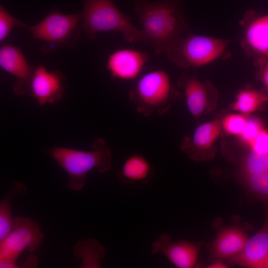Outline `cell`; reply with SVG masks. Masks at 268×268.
I'll use <instances>...</instances> for the list:
<instances>
[{"instance_id": "cell-1", "label": "cell", "mask_w": 268, "mask_h": 268, "mask_svg": "<svg viewBox=\"0 0 268 268\" xmlns=\"http://www.w3.org/2000/svg\"><path fill=\"white\" fill-rule=\"evenodd\" d=\"M134 11L147 44L153 46L156 55L166 54L177 42L190 33L177 0L158 2L136 0Z\"/></svg>"}, {"instance_id": "cell-2", "label": "cell", "mask_w": 268, "mask_h": 268, "mask_svg": "<svg viewBox=\"0 0 268 268\" xmlns=\"http://www.w3.org/2000/svg\"><path fill=\"white\" fill-rule=\"evenodd\" d=\"M46 152L67 174V185L72 191H79L83 188L86 175L91 170L95 169L102 173L112 167L111 149L103 138L95 139L89 151L55 147Z\"/></svg>"}, {"instance_id": "cell-3", "label": "cell", "mask_w": 268, "mask_h": 268, "mask_svg": "<svg viewBox=\"0 0 268 268\" xmlns=\"http://www.w3.org/2000/svg\"><path fill=\"white\" fill-rule=\"evenodd\" d=\"M82 28L90 39L105 31H118L130 43L141 42L147 44L142 30L131 23L132 18L122 13L112 0H83Z\"/></svg>"}, {"instance_id": "cell-4", "label": "cell", "mask_w": 268, "mask_h": 268, "mask_svg": "<svg viewBox=\"0 0 268 268\" xmlns=\"http://www.w3.org/2000/svg\"><path fill=\"white\" fill-rule=\"evenodd\" d=\"M176 94L168 73L159 69L141 77L130 90L129 99L136 111L143 116H161L169 110Z\"/></svg>"}, {"instance_id": "cell-5", "label": "cell", "mask_w": 268, "mask_h": 268, "mask_svg": "<svg viewBox=\"0 0 268 268\" xmlns=\"http://www.w3.org/2000/svg\"><path fill=\"white\" fill-rule=\"evenodd\" d=\"M229 41L191 33L177 42L166 54L177 67H200L212 63L225 53Z\"/></svg>"}, {"instance_id": "cell-6", "label": "cell", "mask_w": 268, "mask_h": 268, "mask_svg": "<svg viewBox=\"0 0 268 268\" xmlns=\"http://www.w3.org/2000/svg\"><path fill=\"white\" fill-rule=\"evenodd\" d=\"M44 235L38 223L24 217L13 219L8 234L0 241V268H18L16 260L24 250L33 253L40 247Z\"/></svg>"}, {"instance_id": "cell-7", "label": "cell", "mask_w": 268, "mask_h": 268, "mask_svg": "<svg viewBox=\"0 0 268 268\" xmlns=\"http://www.w3.org/2000/svg\"><path fill=\"white\" fill-rule=\"evenodd\" d=\"M82 19V12L63 14L53 12L47 15L39 23L29 26L21 22L20 26L26 28L33 37L49 44L66 45L78 37L77 26Z\"/></svg>"}, {"instance_id": "cell-8", "label": "cell", "mask_w": 268, "mask_h": 268, "mask_svg": "<svg viewBox=\"0 0 268 268\" xmlns=\"http://www.w3.org/2000/svg\"><path fill=\"white\" fill-rule=\"evenodd\" d=\"M201 246V242H172L170 236L164 233L152 243L151 252L163 255L177 268H192L196 266Z\"/></svg>"}, {"instance_id": "cell-9", "label": "cell", "mask_w": 268, "mask_h": 268, "mask_svg": "<svg viewBox=\"0 0 268 268\" xmlns=\"http://www.w3.org/2000/svg\"><path fill=\"white\" fill-rule=\"evenodd\" d=\"M65 76L58 70L49 71L43 66L35 68L29 94L40 106L60 101L65 91Z\"/></svg>"}, {"instance_id": "cell-10", "label": "cell", "mask_w": 268, "mask_h": 268, "mask_svg": "<svg viewBox=\"0 0 268 268\" xmlns=\"http://www.w3.org/2000/svg\"><path fill=\"white\" fill-rule=\"evenodd\" d=\"M0 66L15 77L16 81L13 90L16 95L29 94L35 69L29 66L19 48L8 45L2 46L0 49Z\"/></svg>"}, {"instance_id": "cell-11", "label": "cell", "mask_w": 268, "mask_h": 268, "mask_svg": "<svg viewBox=\"0 0 268 268\" xmlns=\"http://www.w3.org/2000/svg\"><path fill=\"white\" fill-rule=\"evenodd\" d=\"M148 59L146 52L132 49H120L109 55L107 68L113 78L132 80L141 73Z\"/></svg>"}, {"instance_id": "cell-12", "label": "cell", "mask_w": 268, "mask_h": 268, "mask_svg": "<svg viewBox=\"0 0 268 268\" xmlns=\"http://www.w3.org/2000/svg\"><path fill=\"white\" fill-rule=\"evenodd\" d=\"M249 239L241 228L229 226L221 229L214 239L207 244L212 262L232 258L244 249Z\"/></svg>"}, {"instance_id": "cell-13", "label": "cell", "mask_w": 268, "mask_h": 268, "mask_svg": "<svg viewBox=\"0 0 268 268\" xmlns=\"http://www.w3.org/2000/svg\"><path fill=\"white\" fill-rule=\"evenodd\" d=\"M265 222L262 227L249 238L244 249L227 261L231 265L251 268H263L268 254V206H265Z\"/></svg>"}, {"instance_id": "cell-14", "label": "cell", "mask_w": 268, "mask_h": 268, "mask_svg": "<svg viewBox=\"0 0 268 268\" xmlns=\"http://www.w3.org/2000/svg\"><path fill=\"white\" fill-rule=\"evenodd\" d=\"M244 45L260 65L268 61V14L253 15L245 24Z\"/></svg>"}, {"instance_id": "cell-15", "label": "cell", "mask_w": 268, "mask_h": 268, "mask_svg": "<svg viewBox=\"0 0 268 268\" xmlns=\"http://www.w3.org/2000/svg\"><path fill=\"white\" fill-rule=\"evenodd\" d=\"M152 164L141 155L134 154L124 162L119 173V179L126 184L144 185L153 175Z\"/></svg>"}, {"instance_id": "cell-16", "label": "cell", "mask_w": 268, "mask_h": 268, "mask_svg": "<svg viewBox=\"0 0 268 268\" xmlns=\"http://www.w3.org/2000/svg\"><path fill=\"white\" fill-rule=\"evenodd\" d=\"M221 131L219 121H213L199 126L192 137L186 138L181 143V148L190 157L194 159L198 151L210 146L218 136Z\"/></svg>"}, {"instance_id": "cell-17", "label": "cell", "mask_w": 268, "mask_h": 268, "mask_svg": "<svg viewBox=\"0 0 268 268\" xmlns=\"http://www.w3.org/2000/svg\"><path fill=\"white\" fill-rule=\"evenodd\" d=\"M179 82L189 112L194 117H199L205 110L208 101L206 86L197 78L185 75L181 77Z\"/></svg>"}, {"instance_id": "cell-18", "label": "cell", "mask_w": 268, "mask_h": 268, "mask_svg": "<svg viewBox=\"0 0 268 268\" xmlns=\"http://www.w3.org/2000/svg\"><path fill=\"white\" fill-rule=\"evenodd\" d=\"M74 257L81 260L80 268H100L105 256V247L97 241L89 239L77 242L73 249Z\"/></svg>"}, {"instance_id": "cell-19", "label": "cell", "mask_w": 268, "mask_h": 268, "mask_svg": "<svg viewBox=\"0 0 268 268\" xmlns=\"http://www.w3.org/2000/svg\"><path fill=\"white\" fill-rule=\"evenodd\" d=\"M27 187L22 183L14 182L9 191L0 202V241L10 232L13 224L11 204L14 197L17 195H25Z\"/></svg>"}, {"instance_id": "cell-20", "label": "cell", "mask_w": 268, "mask_h": 268, "mask_svg": "<svg viewBox=\"0 0 268 268\" xmlns=\"http://www.w3.org/2000/svg\"><path fill=\"white\" fill-rule=\"evenodd\" d=\"M268 99V96L265 92L253 89H244L238 94L233 108L248 114L256 110Z\"/></svg>"}, {"instance_id": "cell-21", "label": "cell", "mask_w": 268, "mask_h": 268, "mask_svg": "<svg viewBox=\"0 0 268 268\" xmlns=\"http://www.w3.org/2000/svg\"><path fill=\"white\" fill-rule=\"evenodd\" d=\"M244 183L253 197L268 206V172L245 176Z\"/></svg>"}, {"instance_id": "cell-22", "label": "cell", "mask_w": 268, "mask_h": 268, "mask_svg": "<svg viewBox=\"0 0 268 268\" xmlns=\"http://www.w3.org/2000/svg\"><path fill=\"white\" fill-rule=\"evenodd\" d=\"M268 169V153L260 154L252 150L243 163L245 176L266 172Z\"/></svg>"}, {"instance_id": "cell-23", "label": "cell", "mask_w": 268, "mask_h": 268, "mask_svg": "<svg viewBox=\"0 0 268 268\" xmlns=\"http://www.w3.org/2000/svg\"><path fill=\"white\" fill-rule=\"evenodd\" d=\"M247 120L242 115H229L223 121L224 130L229 134L241 135L245 130Z\"/></svg>"}, {"instance_id": "cell-24", "label": "cell", "mask_w": 268, "mask_h": 268, "mask_svg": "<svg viewBox=\"0 0 268 268\" xmlns=\"http://www.w3.org/2000/svg\"><path fill=\"white\" fill-rule=\"evenodd\" d=\"M21 21L11 15L3 7L0 6V42L3 41L15 26H19Z\"/></svg>"}, {"instance_id": "cell-25", "label": "cell", "mask_w": 268, "mask_h": 268, "mask_svg": "<svg viewBox=\"0 0 268 268\" xmlns=\"http://www.w3.org/2000/svg\"><path fill=\"white\" fill-rule=\"evenodd\" d=\"M263 130L260 120L256 118L247 120L244 131L240 135L242 139L250 145L258 134Z\"/></svg>"}, {"instance_id": "cell-26", "label": "cell", "mask_w": 268, "mask_h": 268, "mask_svg": "<svg viewBox=\"0 0 268 268\" xmlns=\"http://www.w3.org/2000/svg\"><path fill=\"white\" fill-rule=\"evenodd\" d=\"M252 150L260 154L268 153V132L263 130L250 144Z\"/></svg>"}, {"instance_id": "cell-27", "label": "cell", "mask_w": 268, "mask_h": 268, "mask_svg": "<svg viewBox=\"0 0 268 268\" xmlns=\"http://www.w3.org/2000/svg\"><path fill=\"white\" fill-rule=\"evenodd\" d=\"M259 65L261 66L260 75L262 81L268 90V61Z\"/></svg>"}, {"instance_id": "cell-28", "label": "cell", "mask_w": 268, "mask_h": 268, "mask_svg": "<svg viewBox=\"0 0 268 268\" xmlns=\"http://www.w3.org/2000/svg\"><path fill=\"white\" fill-rule=\"evenodd\" d=\"M209 268H226L228 266L224 264L222 261H215L207 266Z\"/></svg>"}, {"instance_id": "cell-29", "label": "cell", "mask_w": 268, "mask_h": 268, "mask_svg": "<svg viewBox=\"0 0 268 268\" xmlns=\"http://www.w3.org/2000/svg\"><path fill=\"white\" fill-rule=\"evenodd\" d=\"M263 268H268V254L263 264Z\"/></svg>"}, {"instance_id": "cell-30", "label": "cell", "mask_w": 268, "mask_h": 268, "mask_svg": "<svg viewBox=\"0 0 268 268\" xmlns=\"http://www.w3.org/2000/svg\"><path fill=\"white\" fill-rule=\"evenodd\" d=\"M267 172H268V171H267Z\"/></svg>"}]
</instances>
